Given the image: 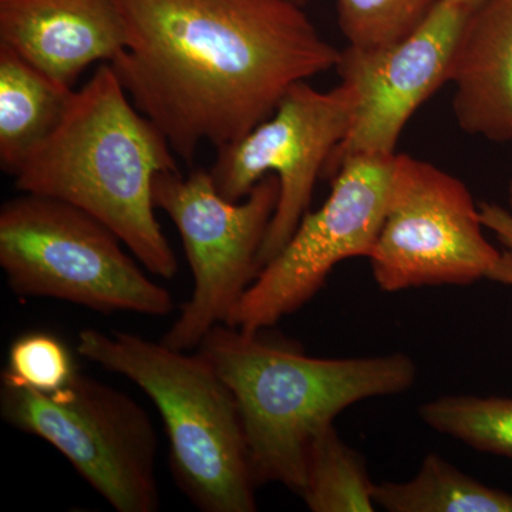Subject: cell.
<instances>
[{
    "label": "cell",
    "mask_w": 512,
    "mask_h": 512,
    "mask_svg": "<svg viewBox=\"0 0 512 512\" xmlns=\"http://www.w3.org/2000/svg\"><path fill=\"white\" fill-rule=\"evenodd\" d=\"M178 170L153 121L134 106L110 63L101 64L53 136L15 175L25 194L66 202L109 227L151 274L173 279L178 262L153 200L154 178Z\"/></svg>",
    "instance_id": "2"
},
{
    "label": "cell",
    "mask_w": 512,
    "mask_h": 512,
    "mask_svg": "<svg viewBox=\"0 0 512 512\" xmlns=\"http://www.w3.org/2000/svg\"><path fill=\"white\" fill-rule=\"evenodd\" d=\"M0 416L55 447L113 510L160 507L157 433L126 393L82 372L53 394L2 383Z\"/></svg>",
    "instance_id": "6"
},
{
    "label": "cell",
    "mask_w": 512,
    "mask_h": 512,
    "mask_svg": "<svg viewBox=\"0 0 512 512\" xmlns=\"http://www.w3.org/2000/svg\"><path fill=\"white\" fill-rule=\"evenodd\" d=\"M8 47L0 46V167L15 177L59 128L74 97Z\"/></svg>",
    "instance_id": "14"
},
{
    "label": "cell",
    "mask_w": 512,
    "mask_h": 512,
    "mask_svg": "<svg viewBox=\"0 0 512 512\" xmlns=\"http://www.w3.org/2000/svg\"><path fill=\"white\" fill-rule=\"evenodd\" d=\"M448 83L464 133L512 143V0H484L468 16Z\"/></svg>",
    "instance_id": "13"
},
{
    "label": "cell",
    "mask_w": 512,
    "mask_h": 512,
    "mask_svg": "<svg viewBox=\"0 0 512 512\" xmlns=\"http://www.w3.org/2000/svg\"><path fill=\"white\" fill-rule=\"evenodd\" d=\"M261 333L218 325L200 353L237 400L256 484L278 483L301 494L309 447L320 431L353 404L407 392L417 366L404 353L312 357Z\"/></svg>",
    "instance_id": "3"
},
{
    "label": "cell",
    "mask_w": 512,
    "mask_h": 512,
    "mask_svg": "<svg viewBox=\"0 0 512 512\" xmlns=\"http://www.w3.org/2000/svg\"><path fill=\"white\" fill-rule=\"evenodd\" d=\"M0 46L73 87L90 64L119 57L126 28L117 0H0Z\"/></svg>",
    "instance_id": "12"
},
{
    "label": "cell",
    "mask_w": 512,
    "mask_h": 512,
    "mask_svg": "<svg viewBox=\"0 0 512 512\" xmlns=\"http://www.w3.org/2000/svg\"><path fill=\"white\" fill-rule=\"evenodd\" d=\"M508 192H510V205H511V208H512V181H511V184H510V190H508Z\"/></svg>",
    "instance_id": "23"
},
{
    "label": "cell",
    "mask_w": 512,
    "mask_h": 512,
    "mask_svg": "<svg viewBox=\"0 0 512 512\" xmlns=\"http://www.w3.org/2000/svg\"><path fill=\"white\" fill-rule=\"evenodd\" d=\"M480 211L484 227L493 232L507 251L512 252V212L490 202H481Z\"/></svg>",
    "instance_id": "20"
},
{
    "label": "cell",
    "mask_w": 512,
    "mask_h": 512,
    "mask_svg": "<svg viewBox=\"0 0 512 512\" xmlns=\"http://www.w3.org/2000/svg\"><path fill=\"white\" fill-rule=\"evenodd\" d=\"M153 200L174 222L194 275V293L161 342L177 350L201 345L225 325L261 272L259 252L279 200V181L266 175L242 201L222 197L210 171H163Z\"/></svg>",
    "instance_id": "7"
},
{
    "label": "cell",
    "mask_w": 512,
    "mask_h": 512,
    "mask_svg": "<svg viewBox=\"0 0 512 512\" xmlns=\"http://www.w3.org/2000/svg\"><path fill=\"white\" fill-rule=\"evenodd\" d=\"M109 227L66 202L25 194L0 210V266L9 288L101 315L167 316L168 289L148 279Z\"/></svg>",
    "instance_id": "5"
},
{
    "label": "cell",
    "mask_w": 512,
    "mask_h": 512,
    "mask_svg": "<svg viewBox=\"0 0 512 512\" xmlns=\"http://www.w3.org/2000/svg\"><path fill=\"white\" fill-rule=\"evenodd\" d=\"M474 10L440 0L419 28L392 45L342 50L336 70L355 96L348 134L333 151L323 177L353 157H393L400 134L441 86L468 16Z\"/></svg>",
    "instance_id": "11"
},
{
    "label": "cell",
    "mask_w": 512,
    "mask_h": 512,
    "mask_svg": "<svg viewBox=\"0 0 512 512\" xmlns=\"http://www.w3.org/2000/svg\"><path fill=\"white\" fill-rule=\"evenodd\" d=\"M126 46L111 62L134 106L192 164L272 116L299 82L336 69L296 0H117Z\"/></svg>",
    "instance_id": "1"
},
{
    "label": "cell",
    "mask_w": 512,
    "mask_h": 512,
    "mask_svg": "<svg viewBox=\"0 0 512 512\" xmlns=\"http://www.w3.org/2000/svg\"><path fill=\"white\" fill-rule=\"evenodd\" d=\"M375 503L389 512H512V494L467 476L429 454L416 476L375 485Z\"/></svg>",
    "instance_id": "15"
},
{
    "label": "cell",
    "mask_w": 512,
    "mask_h": 512,
    "mask_svg": "<svg viewBox=\"0 0 512 512\" xmlns=\"http://www.w3.org/2000/svg\"><path fill=\"white\" fill-rule=\"evenodd\" d=\"M393 157H353L332 177L318 211L303 217L285 248L261 269L225 325L259 333L303 308L346 259L369 258L382 228Z\"/></svg>",
    "instance_id": "9"
},
{
    "label": "cell",
    "mask_w": 512,
    "mask_h": 512,
    "mask_svg": "<svg viewBox=\"0 0 512 512\" xmlns=\"http://www.w3.org/2000/svg\"><path fill=\"white\" fill-rule=\"evenodd\" d=\"M77 372L72 353L62 340L50 333L30 332L10 345L2 383L53 394L72 382Z\"/></svg>",
    "instance_id": "19"
},
{
    "label": "cell",
    "mask_w": 512,
    "mask_h": 512,
    "mask_svg": "<svg viewBox=\"0 0 512 512\" xmlns=\"http://www.w3.org/2000/svg\"><path fill=\"white\" fill-rule=\"evenodd\" d=\"M490 281L498 282L507 286H512V252L505 249L501 252L500 259L497 264L491 269L488 278Z\"/></svg>",
    "instance_id": "21"
},
{
    "label": "cell",
    "mask_w": 512,
    "mask_h": 512,
    "mask_svg": "<svg viewBox=\"0 0 512 512\" xmlns=\"http://www.w3.org/2000/svg\"><path fill=\"white\" fill-rule=\"evenodd\" d=\"M77 353L127 377L153 400L170 443L175 483L198 510H258L237 400L207 357L96 329L79 333Z\"/></svg>",
    "instance_id": "4"
},
{
    "label": "cell",
    "mask_w": 512,
    "mask_h": 512,
    "mask_svg": "<svg viewBox=\"0 0 512 512\" xmlns=\"http://www.w3.org/2000/svg\"><path fill=\"white\" fill-rule=\"evenodd\" d=\"M375 483L366 461L349 447L335 426L320 431L306 460L301 497L313 512H372L376 510Z\"/></svg>",
    "instance_id": "16"
},
{
    "label": "cell",
    "mask_w": 512,
    "mask_h": 512,
    "mask_svg": "<svg viewBox=\"0 0 512 512\" xmlns=\"http://www.w3.org/2000/svg\"><path fill=\"white\" fill-rule=\"evenodd\" d=\"M419 414L437 433L474 450L512 458V399L444 396L424 403Z\"/></svg>",
    "instance_id": "17"
},
{
    "label": "cell",
    "mask_w": 512,
    "mask_h": 512,
    "mask_svg": "<svg viewBox=\"0 0 512 512\" xmlns=\"http://www.w3.org/2000/svg\"><path fill=\"white\" fill-rule=\"evenodd\" d=\"M484 228L480 205L463 181L396 154L386 214L367 258L373 278L383 292L487 279L501 252Z\"/></svg>",
    "instance_id": "8"
},
{
    "label": "cell",
    "mask_w": 512,
    "mask_h": 512,
    "mask_svg": "<svg viewBox=\"0 0 512 512\" xmlns=\"http://www.w3.org/2000/svg\"><path fill=\"white\" fill-rule=\"evenodd\" d=\"M296 2L301 3V5L305 6L306 3L309 2V0H296Z\"/></svg>",
    "instance_id": "24"
},
{
    "label": "cell",
    "mask_w": 512,
    "mask_h": 512,
    "mask_svg": "<svg viewBox=\"0 0 512 512\" xmlns=\"http://www.w3.org/2000/svg\"><path fill=\"white\" fill-rule=\"evenodd\" d=\"M440 0H336L339 26L348 46L392 45L419 28Z\"/></svg>",
    "instance_id": "18"
},
{
    "label": "cell",
    "mask_w": 512,
    "mask_h": 512,
    "mask_svg": "<svg viewBox=\"0 0 512 512\" xmlns=\"http://www.w3.org/2000/svg\"><path fill=\"white\" fill-rule=\"evenodd\" d=\"M353 106L355 96L342 82L329 92L299 82L271 117L241 140L218 148L210 173L227 200L242 201L266 175L278 177L279 200L259 252L261 269L285 248L308 214L316 181L348 134Z\"/></svg>",
    "instance_id": "10"
},
{
    "label": "cell",
    "mask_w": 512,
    "mask_h": 512,
    "mask_svg": "<svg viewBox=\"0 0 512 512\" xmlns=\"http://www.w3.org/2000/svg\"><path fill=\"white\" fill-rule=\"evenodd\" d=\"M454 2L461 3V5L467 6L471 10H476L484 0H454Z\"/></svg>",
    "instance_id": "22"
}]
</instances>
